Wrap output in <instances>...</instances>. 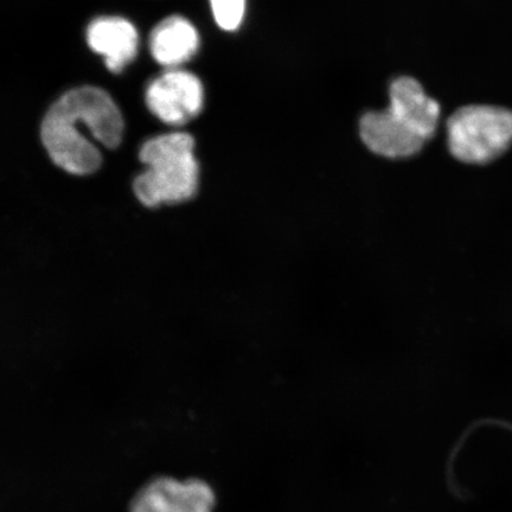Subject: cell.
Returning <instances> with one entry per match:
<instances>
[{
  "label": "cell",
  "mask_w": 512,
  "mask_h": 512,
  "mask_svg": "<svg viewBox=\"0 0 512 512\" xmlns=\"http://www.w3.org/2000/svg\"><path fill=\"white\" fill-rule=\"evenodd\" d=\"M447 145L460 162H492L512 145V112L490 105L459 108L447 120Z\"/></svg>",
  "instance_id": "cell-4"
},
{
  "label": "cell",
  "mask_w": 512,
  "mask_h": 512,
  "mask_svg": "<svg viewBox=\"0 0 512 512\" xmlns=\"http://www.w3.org/2000/svg\"><path fill=\"white\" fill-rule=\"evenodd\" d=\"M87 42L96 54L105 57L107 68L119 74L136 59L139 36L127 19L100 17L89 24Z\"/></svg>",
  "instance_id": "cell-7"
},
{
  "label": "cell",
  "mask_w": 512,
  "mask_h": 512,
  "mask_svg": "<svg viewBox=\"0 0 512 512\" xmlns=\"http://www.w3.org/2000/svg\"><path fill=\"white\" fill-rule=\"evenodd\" d=\"M214 491L200 479L152 480L134 497L131 512H213Z\"/></svg>",
  "instance_id": "cell-6"
},
{
  "label": "cell",
  "mask_w": 512,
  "mask_h": 512,
  "mask_svg": "<svg viewBox=\"0 0 512 512\" xmlns=\"http://www.w3.org/2000/svg\"><path fill=\"white\" fill-rule=\"evenodd\" d=\"M197 29L181 16H171L160 22L151 32L150 50L159 64L176 68L188 62L200 49Z\"/></svg>",
  "instance_id": "cell-8"
},
{
  "label": "cell",
  "mask_w": 512,
  "mask_h": 512,
  "mask_svg": "<svg viewBox=\"0 0 512 512\" xmlns=\"http://www.w3.org/2000/svg\"><path fill=\"white\" fill-rule=\"evenodd\" d=\"M81 126L108 149L121 143L124 119L108 93L95 87L73 89L50 107L41 136L53 162L68 174L88 176L100 168L102 157Z\"/></svg>",
  "instance_id": "cell-1"
},
{
  "label": "cell",
  "mask_w": 512,
  "mask_h": 512,
  "mask_svg": "<svg viewBox=\"0 0 512 512\" xmlns=\"http://www.w3.org/2000/svg\"><path fill=\"white\" fill-rule=\"evenodd\" d=\"M389 100L387 110L363 115L360 124L363 143L382 157H412L424 149L437 131L441 114L439 102L409 76L392 83Z\"/></svg>",
  "instance_id": "cell-2"
},
{
  "label": "cell",
  "mask_w": 512,
  "mask_h": 512,
  "mask_svg": "<svg viewBox=\"0 0 512 512\" xmlns=\"http://www.w3.org/2000/svg\"><path fill=\"white\" fill-rule=\"evenodd\" d=\"M145 100L150 112L160 121L181 126L201 113L204 89L196 75L174 69L150 83Z\"/></svg>",
  "instance_id": "cell-5"
},
{
  "label": "cell",
  "mask_w": 512,
  "mask_h": 512,
  "mask_svg": "<svg viewBox=\"0 0 512 512\" xmlns=\"http://www.w3.org/2000/svg\"><path fill=\"white\" fill-rule=\"evenodd\" d=\"M139 158L146 169L134 179L133 191L146 208L177 206L197 195L200 165L190 134L168 133L147 140Z\"/></svg>",
  "instance_id": "cell-3"
},
{
  "label": "cell",
  "mask_w": 512,
  "mask_h": 512,
  "mask_svg": "<svg viewBox=\"0 0 512 512\" xmlns=\"http://www.w3.org/2000/svg\"><path fill=\"white\" fill-rule=\"evenodd\" d=\"M215 22L222 30L240 28L246 14V0H210Z\"/></svg>",
  "instance_id": "cell-9"
}]
</instances>
